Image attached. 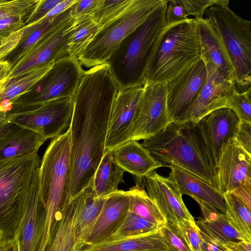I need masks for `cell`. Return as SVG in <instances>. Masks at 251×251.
Returning <instances> with one entry per match:
<instances>
[{
  "label": "cell",
  "instance_id": "cell-32",
  "mask_svg": "<svg viewBox=\"0 0 251 251\" xmlns=\"http://www.w3.org/2000/svg\"><path fill=\"white\" fill-rule=\"evenodd\" d=\"M218 0H167L166 19L169 25L187 20L190 16L203 18L206 10Z\"/></svg>",
  "mask_w": 251,
  "mask_h": 251
},
{
  "label": "cell",
  "instance_id": "cell-29",
  "mask_svg": "<svg viewBox=\"0 0 251 251\" xmlns=\"http://www.w3.org/2000/svg\"><path fill=\"white\" fill-rule=\"evenodd\" d=\"M55 62L33 68L0 86V108L11 111L13 101L32 88L49 71Z\"/></svg>",
  "mask_w": 251,
  "mask_h": 251
},
{
  "label": "cell",
  "instance_id": "cell-50",
  "mask_svg": "<svg viewBox=\"0 0 251 251\" xmlns=\"http://www.w3.org/2000/svg\"><path fill=\"white\" fill-rule=\"evenodd\" d=\"M15 242L14 238L6 237L1 234L0 235V251H6Z\"/></svg>",
  "mask_w": 251,
  "mask_h": 251
},
{
  "label": "cell",
  "instance_id": "cell-13",
  "mask_svg": "<svg viewBox=\"0 0 251 251\" xmlns=\"http://www.w3.org/2000/svg\"><path fill=\"white\" fill-rule=\"evenodd\" d=\"M171 122L167 107L165 84L144 85L130 140L138 141L153 137Z\"/></svg>",
  "mask_w": 251,
  "mask_h": 251
},
{
  "label": "cell",
  "instance_id": "cell-43",
  "mask_svg": "<svg viewBox=\"0 0 251 251\" xmlns=\"http://www.w3.org/2000/svg\"><path fill=\"white\" fill-rule=\"evenodd\" d=\"M62 0H39L35 9L25 22V25L38 22Z\"/></svg>",
  "mask_w": 251,
  "mask_h": 251
},
{
  "label": "cell",
  "instance_id": "cell-20",
  "mask_svg": "<svg viewBox=\"0 0 251 251\" xmlns=\"http://www.w3.org/2000/svg\"><path fill=\"white\" fill-rule=\"evenodd\" d=\"M129 205L127 191L118 190L106 196L98 218L84 241L82 249L109 239L122 222Z\"/></svg>",
  "mask_w": 251,
  "mask_h": 251
},
{
  "label": "cell",
  "instance_id": "cell-28",
  "mask_svg": "<svg viewBox=\"0 0 251 251\" xmlns=\"http://www.w3.org/2000/svg\"><path fill=\"white\" fill-rule=\"evenodd\" d=\"M39 0H0V43L25 26V22Z\"/></svg>",
  "mask_w": 251,
  "mask_h": 251
},
{
  "label": "cell",
  "instance_id": "cell-53",
  "mask_svg": "<svg viewBox=\"0 0 251 251\" xmlns=\"http://www.w3.org/2000/svg\"><path fill=\"white\" fill-rule=\"evenodd\" d=\"M6 251H18V246L16 241Z\"/></svg>",
  "mask_w": 251,
  "mask_h": 251
},
{
  "label": "cell",
  "instance_id": "cell-26",
  "mask_svg": "<svg viewBox=\"0 0 251 251\" xmlns=\"http://www.w3.org/2000/svg\"><path fill=\"white\" fill-rule=\"evenodd\" d=\"M47 140L38 133L13 124L0 137V159H8L38 153Z\"/></svg>",
  "mask_w": 251,
  "mask_h": 251
},
{
  "label": "cell",
  "instance_id": "cell-47",
  "mask_svg": "<svg viewBox=\"0 0 251 251\" xmlns=\"http://www.w3.org/2000/svg\"><path fill=\"white\" fill-rule=\"evenodd\" d=\"M76 1V0H62L42 19L52 18L60 14L73 5Z\"/></svg>",
  "mask_w": 251,
  "mask_h": 251
},
{
  "label": "cell",
  "instance_id": "cell-40",
  "mask_svg": "<svg viewBox=\"0 0 251 251\" xmlns=\"http://www.w3.org/2000/svg\"><path fill=\"white\" fill-rule=\"evenodd\" d=\"M159 229L167 251H191L177 226L166 222Z\"/></svg>",
  "mask_w": 251,
  "mask_h": 251
},
{
  "label": "cell",
  "instance_id": "cell-1",
  "mask_svg": "<svg viewBox=\"0 0 251 251\" xmlns=\"http://www.w3.org/2000/svg\"><path fill=\"white\" fill-rule=\"evenodd\" d=\"M119 90L107 62L83 73L73 98L69 127L70 202L88 185L105 152L111 111Z\"/></svg>",
  "mask_w": 251,
  "mask_h": 251
},
{
  "label": "cell",
  "instance_id": "cell-2",
  "mask_svg": "<svg viewBox=\"0 0 251 251\" xmlns=\"http://www.w3.org/2000/svg\"><path fill=\"white\" fill-rule=\"evenodd\" d=\"M167 0H162L146 20L119 45L107 61L119 89L144 85L150 61L172 25L166 19Z\"/></svg>",
  "mask_w": 251,
  "mask_h": 251
},
{
  "label": "cell",
  "instance_id": "cell-8",
  "mask_svg": "<svg viewBox=\"0 0 251 251\" xmlns=\"http://www.w3.org/2000/svg\"><path fill=\"white\" fill-rule=\"evenodd\" d=\"M162 0H133L118 16L100 29L77 57L80 65L93 67L106 63L120 43L144 22Z\"/></svg>",
  "mask_w": 251,
  "mask_h": 251
},
{
  "label": "cell",
  "instance_id": "cell-34",
  "mask_svg": "<svg viewBox=\"0 0 251 251\" xmlns=\"http://www.w3.org/2000/svg\"><path fill=\"white\" fill-rule=\"evenodd\" d=\"M127 191L129 196L128 211L159 226L166 222L163 216L143 188L136 184Z\"/></svg>",
  "mask_w": 251,
  "mask_h": 251
},
{
  "label": "cell",
  "instance_id": "cell-30",
  "mask_svg": "<svg viewBox=\"0 0 251 251\" xmlns=\"http://www.w3.org/2000/svg\"><path fill=\"white\" fill-rule=\"evenodd\" d=\"M125 172L114 161L111 151H105L93 179L97 196L104 198L118 191V185L124 182Z\"/></svg>",
  "mask_w": 251,
  "mask_h": 251
},
{
  "label": "cell",
  "instance_id": "cell-31",
  "mask_svg": "<svg viewBox=\"0 0 251 251\" xmlns=\"http://www.w3.org/2000/svg\"><path fill=\"white\" fill-rule=\"evenodd\" d=\"M71 6L55 17L41 19L35 22L38 24V26L26 35L22 42L3 59L10 63L11 68L41 39L72 18Z\"/></svg>",
  "mask_w": 251,
  "mask_h": 251
},
{
  "label": "cell",
  "instance_id": "cell-52",
  "mask_svg": "<svg viewBox=\"0 0 251 251\" xmlns=\"http://www.w3.org/2000/svg\"><path fill=\"white\" fill-rule=\"evenodd\" d=\"M1 84H0V86ZM7 113L0 110V123L6 121Z\"/></svg>",
  "mask_w": 251,
  "mask_h": 251
},
{
  "label": "cell",
  "instance_id": "cell-11",
  "mask_svg": "<svg viewBox=\"0 0 251 251\" xmlns=\"http://www.w3.org/2000/svg\"><path fill=\"white\" fill-rule=\"evenodd\" d=\"M75 28V20L71 18L43 37L11 67L6 82L25 74L34 67L55 62L69 56L68 44Z\"/></svg>",
  "mask_w": 251,
  "mask_h": 251
},
{
  "label": "cell",
  "instance_id": "cell-6",
  "mask_svg": "<svg viewBox=\"0 0 251 251\" xmlns=\"http://www.w3.org/2000/svg\"><path fill=\"white\" fill-rule=\"evenodd\" d=\"M229 0H218L204 15L211 25L234 70L236 87L246 90L251 84V22L235 14Z\"/></svg>",
  "mask_w": 251,
  "mask_h": 251
},
{
  "label": "cell",
  "instance_id": "cell-10",
  "mask_svg": "<svg viewBox=\"0 0 251 251\" xmlns=\"http://www.w3.org/2000/svg\"><path fill=\"white\" fill-rule=\"evenodd\" d=\"M73 100H50L37 107L7 113L10 123L32 130L46 138H54L69 127L73 113Z\"/></svg>",
  "mask_w": 251,
  "mask_h": 251
},
{
  "label": "cell",
  "instance_id": "cell-5",
  "mask_svg": "<svg viewBox=\"0 0 251 251\" xmlns=\"http://www.w3.org/2000/svg\"><path fill=\"white\" fill-rule=\"evenodd\" d=\"M201 59L195 18L172 25L149 63L144 85L166 84Z\"/></svg>",
  "mask_w": 251,
  "mask_h": 251
},
{
  "label": "cell",
  "instance_id": "cell-45",
  "mask_svg": "<svg viewBox=\"0 0 251 251\" xmlns=\"http://www.w3.org/2000/svg\"><path fill=\"white\" fill-rule=\"evenodd\" d=\"M199 232L201 238L200 251H224L220 244L209 238L200 229Z\"/></svg>",
  "mask_w": 251,
  "mask_h": 251
},
{
  "label": "cell",
  "instance_id": "cell-38",
  "mask_svg": "<svg viewBox=\"0 0 251 251\" xmlns=\"http://www.w3.org/2000/svg\"><path fill=\"white\" fill-rule=\"evenodd\" d=\"M133 0H101L92 18L100 27L118 16L131 4Z\"/></svg>",
  "mask_w": 251,
  "mask_h": 251
},
{
  "label": "cell",
  "instance_id": "cell-44",
  "mask_svg": "<svg viewBox=\"0 0 251 251\" xmlns=\"http://www.w3.org/2000/svg\"><path fill=\"white\" fill-rule=\"evenodd\" d=\"M235 139L244 150L251 154V122L240 120Z\"/></svg>",
  "mask_w": 251,
  "mask_h": 251
},
{
  "label": "cell",
  "instance_id": "cell-41",
  "mask_svg": "<svg viewBox=\"0 0 251 251\" xmlns=\"http://www.w3.org/2000/svg\"><path fill=\"white\" fill-rule=\"evenodd\" d=\"M191 251H200L201 235L195 221H184L178 226Z\"/></svg>",
  "mask_w": 251,
  "mask_h": 251
},
{
  "label": "cell",
  "instance_id": "cell-24",
  "mask_svg": "<svg viewBox=\"0 0 251 251\" xmlns=\"http://www.w3.org/2000/svg\"><path fill=\"white\" fill-rule=\"evenodd\" d=\"M192 198L201 209V216L196 224L201 232L221 245L241 240L249 242L233 227L226 214L202 200Z\"/></svg>",
  "mask_w": 251,
  "mask_h": 251
},
{
  "label": "cell",
  "instance_id": "cell-19",
  "mask_svg": "<svg viewBox=\"0 0 251 251\" xmlns=\"http://www.w3.org/2000/svg\"><path fill=\"white\" fill-rule=\"evenodd\" d=\"M239 122L237 115L227 107L214 110L197 122L215 170L223 145L230 138H235Z\"/></svg>",
  "mask_w": 251,
  "mask_h": 251
},
{
  "label": "cell",
  "instance_id": "cell-7",
  "mask_svg": "<svg viewBox=\"0 0 251 251\" xmlns=\"http://www.w3.org/2000/svg\"><path fill=\"white\" fill-rule=\"evenodd\" d=\"M40 162L38 153L0 159V229L6 237H15Z\"/></svg>",
  "mask_w": 251,
  "mask_h": 251
},
{
  "label": "cell",
  "instance_id": "cell-37",
  "mask_svg": "<svg viewBox=\"0 0 251 251\" xmlns=\"http://www.w3.org/2000/svg\"><path fill=\"white\" fill-rule=\"evenodd\" d=\"M159 227L128 211L119 226L109 239H120L145 234L156 230Z\"/></svg>",
  "mask_w": 251,
  "mask_h": 251
},
{
  "label": "cell",
  "instance_id": "cell-54",
  "mask_svg": "<svg viewBox=\"0 0 251 251\" xmlns=\"http://www.w3.org/2000/svg\"><path fill=\"white\" fill-rule=\"evenodd\" d=\"M1 234H2V232H1V230H0V235Z\"/></svg>",
  "mask_w": 251,
  "mask_h": 251
},
{
  "label": "cell",
  "instance_id": "cell-16",
  "mask_svg": "<svg viewBox=\"0 0 251 251\" xmlns=\"http://www.w3.org/2000/svg\"><path fill=\"white\" fill-rule=\"evenodd\" d=\"M39 170L32 180L14 237L18 251H38L41 242L47 211L40 193Z\"/></svg>",
  "mask_w": 251,
  "mask_h": 251
},
{
  "label": "cell",
  "instance_id": "cell-36",
  "mask_svg": "<svg viewBox=\"0 0 251 251\" xmlns=\"http://www.w3.org/2000/svg\"><path fill=\"white\" fill-rule=\"evenodd\" d=\"M74 20L75 28L68 44V52L70 56L77 58L100 27L90 16L74 19Z\"/></svg>",
  "mask_w": 251,
  "mask_h": 251
},
{
  "label": "cell",
  "instance_id": "cell-42",
  "mask_svg": "<svg viewBox=\"0 0 251 251\" xmlns=\"http://www.w3.org/2000/svg\"><path fill=\"white\" fill-rule=\"evenodd\" d=\"M101 0H76L72 5L71 15L74 19L83 17H92Z\"/></svg>",
  "mask_w": 251,
  "mask_h": 251
},
{
  "label": "cell",
  "instance_id": "cell-51",
  "mask_svg": "<svg viewBox=\"0 0 251 251\" xmlns=\"http://www.w3.org/2000/svg\"><path fill=\"white\" fill-rule=\"evenodd\" d=\"M12 124L6 120L0 123V137L2 136L11 126Z\"/></svg>",
  "mask_w": 251,
  "mask_h": 251
},
{
  "label": "cell",
  "instance_id": "cell-35",
  "mask_svg": "<svg viewBox=\"0 0 251 251\" xmlns=\"http://www.w3.org/2000/svg\"><path fill=\"white\" fill-rule=\"evenodd\" d=\"M223 196L229 222L251 242V209L232 193H225Z\"/></svg>",
  "mask_w": 251,
  "mask_h": 251
},
{
  "label": "cell",
  "instance_id": "cell-49",
  "mask_svg": "<svg viewBox=\"0 0 251 251\" xmlns=\"http://www.w3.org/2000/svg\"><path fill=\"white\" fill-rule=\"evenodd\" d=\"M11 69L10 63L4 59L0 60V84L4 83Z\"/></svg>",
  "mask_w": 251,
  "mask_h": 251
},
{
  "label": "cell",
  "instance_id": "cell-4",
  "mask_svg": "<svg viewBox=\"0 0 251 251\" xmlns=\"http://www.w3.org/2000/svg\"><path fill=\"white\" fill-rule=\"evenodd\" d=\"M70 152L69 128L52 139L42 160L39 170V190L46 206V218L38 251L50 244L59 213L69 201L68 179Z\"/></svg>",
  "mask_w": 251,
  "mask_h": 251
},
{
  "label": "cell",
  "instance_id": "cell-15",
  "mask_svg": "<svg viewBox=\"0 0 251 251\" xmlns=\"http://www.w3.org/2000/svg\"><path fill=\"white\" fill-rule=\"evenodd\" d=\"M251 185V154L230 138L222 146L215 170V188L222 194Z\"/></svg>",
  "mask_w": 251,
  "mask_h": 251
},
{
  "label": "cell",
  "instance_id": "cell-39",
  "mask_svg": "<svg viewBox=\"0 0 251 251\" xmlns=\"http://www.w3.org/2000/svg\"><path fill=\"white\" fill-rule=\"evenodd\" d=\"M226 107L231 109L240 120L251 122V87L242 92L234 91Z\"/></svg>",
  "mask_w": 251,
  "mask_h": 251
},
{
  "label": "cell",
  "instance_id": "cell-18",
  "mask_svg": "<svg viewBox=\"0 0 251 251\" xmlns=\"http://www.w3.org/2000/svg\"><path fill=\"white\" fill-rule=\"evenodd\" d=\"M205 63L207 68L205 82L190 110L179 123H196L211 112L226 107L230 96L237 90L234 82L225 78L213 66Z\"/></svg>",
  "mask_w": 251,
  "mask_h": 251
},
{
  "label": "cell",
  "instance_id": "cell-21",
  "mask_svg": "<svg viewBox=\"0 0 251 251\" xmlns=\"http://www.w3.org/2000/svg\"><path fill=\"white\" fill-rule=\"evenodd\" d=\"M93 177L88 185L73 200L72 227L75 251H80L85 239L94 226L103 205L105 197H98L95 191Z\"/></svg>",
  "mask_w": 251,
  "mask_h": 251
},
{
  "label": "cell",
  "instance_id": "cell-12",
  "mask_svg": "<svg viewBox=\"0 0 251 251\" xmlns=\"http://www.w3.org/2000/svg\"><path fill=\"white\" fill-rule=\"evenodd\" d=\"M207 77L201 58L165 84L167 107L171 122H181L190 110Z\"/></svg>",
  "mask_w": 251,
  "mask_h": 251
},
{
  "label": "cell",
  "instance_id": "cell-33",
  "mask_svg": "<svg viewBox=\"0 0 251 251\" xmlns=\"http://www.w3.org/2000/svg\"><path fill=\"white\" fill-rule=\"evenodd\" d=\"M74 208L73 199L61 209L52 240L45 251H75L72 227Z\"/></svg>",
  "mask_w": 251,
  "mask_h": 251
},
{
  "label": "cell",
  "instance_id": "cell-48",
  "mask_svg": "<svg viewBox=\"0 0 251 251\" xmlns=\"http://www.w3.org/2000/svg\"><path fill=\"white\" fill-rule=\"evenodd\" d=\"M221 245L224 251H251V243L245 240Z\"/></svg>",
  "mask_w": 251,
  "mask_h": 251
},
{
  "label": "cell",
  "instance_id": "cell-22",
  "mask_svg": "<svg viewBox=\"0 0 251 251\" xmlns=\"http://www.w3.org/2000/svg\"><path fill=\"white\" fill-rule=\"evenodd\" d=\"M165 166L170 169L168 177L174 182L181 195L185 194L202 200L226 214L223 195L215 187L181 168L173 165Z\"/></svg>",
  "mask_w": 251,
  "mask_h": 251
},
{
  "label": "cell",
  "instance_id": "cell-23",
  "mask_svg": "<svg viewBox=\"0 0 251 251\" xmlns=\"http://www.w3.org/2000/svg\"><path fill=\"white\" fill-rule=\"evenodd\" d=\"M195 20L200 42L201 58L213 66L225 78L235 82L232 65L211 25L205 18Z\"/></svg>",
  "mask_w": 251,
  "mask_h": 251
},
{
  "label": "cell",
  "instance_id": "cell-46",
  "mask_svg": "<svg viewBox=\"0 0 251 251\" xmlns=\"http://www.w3.org/2000/svg\"><path fill=\"white\" fill-rule=\"evenodd\" d=\"M251 209V185H244L235 189L232 192Z\"/></svg>",
  "mask_w": 251,
  "mask_h": 251
},
{
  "label": "cell",
  "instance_id": "cell-25",
  "mask_svg": "<svg viewBox=\"0 0 251 251\" xmlns=\"http://www.w3.org/2000/svg\"><path fill=\"white\" fill-rule=\"evenodd\" d=\"M110 151L117 165L139 178L163 166L137 141L130 140Z\"/></svg>",
  "mask_w": 251,
  "mask_h": 251
},
{
  "label": "cell",
  "instance_id": "cell-17",
  "mask_svg": "<svg viewBox=\"0 0 251 251\" xmlns=\"http://www.w3.org/2000/svg\"><path fill=\"white\" fill-rule=\"evenodd\" d=\"M147 193L166 222L176 226L184 221H195L186 208L174 182L153 171L143 178Z\"/></svg>",
  "mask_w": 251,
  "mask_h": 251
},
{
  "label": "cell",
  "instance_id": "cell-3",
  "mask_svg": "<svg viewBox=\"0 0 251 251\" xmlns=\"http://www.w3.org/2000/svg\"><path fill=\"white\" fill-rule=\"evenodd\" d=\"M141 144L163 166L181 168L215 187V169L197 123L171 122Z\"/></svg>",
  "mask_w": 251,
  "mask_h": 251
},
{
  "label": "cell",
  "instance_id": "cell-14",
  "mask_svg": "<svg viewBox=\"0 0 251 251\" xmlns=\"http://www.w3.org/2000/svg\"><path fill=\"white\" fill-rule=\"evenodd\" d=\"M143 91L144 85L118 90L111 111L105 151H111L130 140Z\"/></svg>",
  "mask_w": 251,
  "mask_h": 251
},
{
  "label": "cell",
  "instance_id": "cell-27",
  "mask_svg": "<svg viewBox=\"0 0 251 251\" xmlns=\"http://www.w3.org/2000/svg\"><path fill=\"white\" fill-rule=\"evenodd\" d=\"M80 251H167V248L158 228L139 235L108 239Z\"/></svg>",
  "mask_w": 251,
  "mask_h": 251
},
{
  "label": "cell",
  "instance_id": "cell-9",
  "mask_svg": "<svg viewBox=\"0 0 251 251\" xmlns=\"http://www.w3.org/2000/svg\"><path fill=\"white\" fill-rule=\"evenodd\" d=\"M83 72L77 58L68 56L59 59L32 88L13 101L10 112L37 107L56 99L73 98Z\"/></svg>",
  "mask_w": 251,
  "mask_h": 251
}]
</instances>
